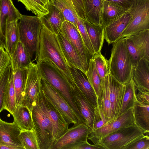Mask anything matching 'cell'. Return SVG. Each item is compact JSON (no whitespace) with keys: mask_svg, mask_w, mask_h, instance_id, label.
I'll list each match as a JSON object with an SVG mask.
<instances>
[{"mask_svg":"<svg viewBox=\"0 0 149 149\" xmlns=\"http://www.w3.org/2000/svg\"><path fill=\"white\" fill-rule=\"evenodd\" d=\"M75 10L79 18L86 20L84 7L82 0H65Z\"/></svg>","mask_w":149,"mask_h":149,"instance_id":"cell-43","label":"cell"},{"mask_svg":"<svg viewBox=\"0 0 149 149\" xmlns=\"http://www.w3.org/2000/svg\"><path fill=\"white\" fill-rule=\"evenodd\" d=\"M0 145H5L3 141L1 138L0 136Z\"/></svg>","mask_w":149,"mask_h":149,"instance_id":"cell-51","label":"cell"},{"mask_svg":"<svg viewBox=\"0 0 149 149\" xmlns=\"http://www.w3.org/2000/svg\"><path fill=\"white\" fill-rule=\"evenodd\" d=\"M19 137L24 149H39L34 130H22Z\"/></svg>","mask_w":149,"mask_h":149,"instance_id":"cell-38","label":"cell"},{"mask_svg":"<svg viewBox=\"0 0 149 149\" xmlns=\"http://www.w3.org/2000/svg\"><path fill=\"white\" fill-rule=\"evenodd\" d=\"M132 78L136 88L149 91V60L141 59L133 67Z\"/></svg>","mask_w":149,"mask_h":149,"instance_id":"cell-24","label":"cell"},{"mask_svg":"<svg viewBox=\"0 0 149 149\" xmlns=\"http://www.w3.org/2000/svg\"><path fill=\"white\" fill-rule=\"evenodd\" d=\"M26 68L18 69L14 72L12 71L17 105L20 104L22 98L26 77Z\"/></svg>","mask_w":149,"mask_h":149,"instance_id":"cell-32","label":"cell"},{"mask_svg":"<svg viewBox=\"0 0 149 149\" xmlns=\"http://www.w3.org/2000/svg\"><path fill=\"white\" fill-rule=\"evenodd\" d=\"M10 58L13 72L18 69L26 68L32 62L27 51L20 41L17 43L15 50Z\"/></svg>","mask_w":149,"mask_h":149,"instance_id":"cell-27","label":"cell"},{"mask_svg":"<svg viewBox=\"0 0 149 149\" xmlns=\"http://www.w3.org/2000/svg\"><path fill=\"white\" fill-rule=\"evenodd\" d=\"M134 124H135L132 107L101 127L93 131H91L88 138L95 144L101 138L120 128Z\"/></svg>","mask_w":149,"mask_h":149,"instance_id":"cell-11","label":"cell"},{"mask_svg":"<svg viewBox=\"0 0 149 149\" xmlns=\"http://www.w3.org/2000/svg\"><path fill=\"white\" fill-rule=\"evenodd\" d=\"M39 149H52L54 141L52 125L45 102V95L41 89L31 113Z\"/></svg>","mask_w":149,"mask_h":149,"instance_id":"cell-2","label":"cell"},{"mask_svg":"<svg viewBox=\"0 0 149 149\" xmlns=\"http://www.w3.org/2000/svg\"><path fill=\"white\" fill-rule=\"evenodd\" d=\"M0 47H3L5 49L6 48V42L2 36L1 29L0 24Z\"/></svg>","mask_w":149,"mask_h":149,"instance_id":"cell-50","label":"cell"},{"mask_svg":"<svg viewBox=\"0 0 149 149\" xmlns=\"http://www.w3.org/2000/svg\"><path fill=\"white\" fill-rule=\"evenodd\" d=\"M108 78L110 99L111 109V117L113 119L119 116L124 95L125 85L117 81L109 73Z\"/></svg>","mask_w":149,"mask_h":149,"instance_id":"cell-16","label":"cell"},{"mask_svg":"<svg viewBox=\"0 0 149 149\" xmlns=\"http://www.w3.org/2000/svg\"><path fill=\"white\" fill-rule=\"evenodd\" d=\"M47 59L51 61L61 70L70 86L74 87L76 85L69 66L62 52L57 35L42 25L37 62Z\"/></svg>","mask_w":149,"mask_h":149,"instance_id":"cell-1","label":"cell"},{"mask_svg":"<svg viewBox=\"0 0 149 149\" xmlns=\"http://www.w3.org/2000/svg\"><path fill=\"white\" fill-rule=\"evenodd\" d=\"M40 78L45 80L66 100L83 122L85 120L76 107L70 92V86L61 70L50 60L37 62Z\"/></svg>","mask_w":149,"mask_h":149,"instance_id":"cell-3","label":"cell"},{"mask_svg":"<svg viewBox=\"0 0 149 149\" xmlns=\"http://www.w3.org/2000/svg\"><path fill=\"white\" fill-rule=\"evenodd\" d=\"M98 101L101 106L105 116L112 119L109 97V81L107 75L102 80L100 97L98 99Z\"/></svg>","mask_w":149,"mask_h":149,"instance_id":"cell-34","label":"cell"},{"mask_svg":"<svg viewBox=\"0 0 149 149\" xmlns=\"http://www.w3.org/2000/svg\"><path fill=\"white\" fill-rule=\"evenodd\" d=\"M22 130L14 122L8 123L0 117V136L5 145L24 148L19 137Z\"/></svg>","mask_w":149,"mask_h":149,"instance_id":"cell-21","label":"cell"},{"mask_svg":"<svg viewBox=\"0 0 149 149\" xmlns=\"http://www.w3.org/2000/svg\"><path fill=\"white\" fill-rule=\"evenodd\" d=\"M70 90L75 104L84 118L85 124L91 130L93 126L94 107L77 85L74 87L70 86Z\"/></svg>","mask_w":149,"mask_h":149,"instance_id":"cell-14","label":"cell"},{"mask_svg":"<svg viewBox=\"0 0 149 149\" xmlns=\"http://www.w3.org/2000/svg\"><path fill=\"white\" fill-rule=\"evenodd\" d=\"M50 0L62 12L65 21L71 23L77 28V22L80 18L72 7L65 0Z\"/></svg>","mask_w":149,"mask_h":149,"instance_id":"cell-35","label":"cell"},{"mask_svg":"<svg viewBox=\"0 0 149 149\" xmlns=\"http://www.w3.org/2000/svg\"><path fill=\"white\" fill-rule=\"evenodd\" d=\"M13 74L11 70L8 85L6 90L3 98V108L11 115L16 107L15 92L14 85Z\"/></svg>","mask_w":149,"mask_h":149,"instance_id":"cell-33","label":"cell"},{"mask_svg":"<svg viewBox=\"0 0 149 149\" xmlns=\"http://www.w3.org/2000/svg\"><path fill=\"white\" fill-rule=\"evenodd\" d=\"M41 89L37 64L32 62L26 68L24 88L20 105L26 107L31 113Z\"/></svg>","mask_w":149,"mask_h":149,"instance_id":"cell-9","label":"cell"},{"mask_svg":"<svg viewBox=\"0 0 149 149\" xmlns=\"http://www.w3.org/2000/svg\"><path fill=\"white\" fill-rule=\"evenodd\" d=\"M57 37L69 67L72 66L78 68L86 74L87 70L83 61L68 39L60 31Z\"/></svg>","mask_w":149,"mask_h":149,"instance_id":"cell-17","label":"cell"},{"mask_svg":"<svg viewBox=\"0 0 149 149\" xmlns=\"http://www.w3.org/2000/svg\"><path fill=\"white\" fill-rule=\"evenodd\" d=\"M129 9L110 1L103 0L101 15V24L104 28Z\"/></svg>","mask_w":149,"mask_h":149,"instance_id":"cell-23","label":"cell"},{"mask_svg":"<svg viewBox=\"0 0 149 149\" xmlns=\"http://www.w3.org/2000/svg\"><path fill=\"white\" fill-rule=\"evenodd\" d=\"M128 11L132 18L123 31L121 38L149 29V0H134Z\"/></svg>","mask_w":149,"mask_h":149,"instance_id":"cell-7","label":"cell"},{"mask_svg":"<svg viewBox=\"0 0 149 149\" xmlns=\"http://www.w3.org/2000/svg\"><path fill=\"white\" fill-rule=\"evenodd\" d=\"M91 130L84 123L74 125L55 141L52 149H66L70 146L88 142Z\"/></svg>","mask_w":149,"mask_h":149,"instance_id":"cell-12","label":"cell"},{"mask_svg":"<svg viewBox=\"0 0 149 149\" xmlns=\"http://www.w3.org/2000/svg\"><path fill=\"white\" fill-rule=\"evenodd\" d=\"M42 24L37 16L22 15L18 20L19 41L21 42L32 61L36 60L39 49L40 36Z\"/></svg>","mask_w":149,"mask_h":149,"instance_id":"cell-5","label":"cell"},{"mask_svg":"<svg viewBox=\"0 0 149 149\" xmlns=\"http://www.w3.org/2000/svg\"><path fill=\"white\" fill-rule=\"evenodd\" d=\"M18 20L12 21L7 20L6 30V48L5 51L10 58L13 53L19 41L18 29Z\"/></svg>","mask_w":149,"mask_h":149,"instance_id":"cell-30","label":"cell"},{"mask_svg":"<svg viewBox=\"0 0 149 149\" xmlns=\"http://www.w3.org/2000/svg\"><path fill=\"white\" fill-rule=\"evenodd\" d=\"M95 53L101 52L104 39V28L101 25L91 24L83 20Z\"/></svg>","mask_w":149,"mask_h":149,"instance_id":"cell-26","label":"cell"},{"mask_svg":"<svg viewBox=\"0 0 149 149\" xmlns=\"http://www.w3.org/2000/svg\"><path fill=\"white\" fill-rule=\"evenodd\" d=\"M145 135L143 131L134 124L120 128L101 138L95 144L104 149H125Z\"/></svg>","mask_w":149,"mask_h":149,"instance_id":"cell-6","label":"cell"},{"mask_svg":"<svg viewBox=\"0 0 149 149\" xmlns=\"http://www.w3.org/2000/svg\"><path fill=\"white\" fill-rule=\"evenodd\" d=\"M124 38L133 67L141 59L149 60V29Z\"/></svg>","mask_w":149,"mask_h":149,"instance_id":"cell-10","label":"cell"},{"mask_svg":"<svg viewBox=\"0 0 149 149\" xmlns=\"http://www.w3.org/2000/svg\"><path fill=\"white\" fill-rule=\"evenodd\" d=\"M95 63L96 69L102 79L110 73L108 60L101 52L95 54L92 58Z\"/></svg>","mask_w":149,"mask_h":149,"instance_id":"cell-40","label":"cell"},{"mask_svg":"<svg viewBox=\"0 0 149 149\" xmlns=\"http://www.w3.org/2000/svg\"><path fill=\"white\" fill-rule=\"evenodd\" d=\"M103 149L99 146L91 145L88 142L81 143L68 147L66 149Z\"/></svg>","mask_w":149,"mask_h":149,"instance_id":"cell-47","label":"cell"},{"mask_svg":"<svg viewBox=\"0 0 149 149\" xmlns=\"http://www.w3.org/2000/svg\"><path fill=\"white\" fill-rule=\"evenodd\" d=\"M124 84L125 90L119 116L130 108L133 107L137 100L136 87L132 78Z\"/></svg>","mask_w":149,"mask_h":149,"instance_id":"cell-31","label":"cell"},{"mask_svg":"<svg viewBox=\"0 0 149 149\" xmlns=\"http://www.w3.org/2000/svg\"><path fill=\"white\" fill-rule=\"evenodd\" d=\"M12 115L13 122L22 130H34L31 113L26 107L17 105Z\"/></svg>","mask_w":149,"mask_h":149,"instance_id":"cell-28","label":"cell"},{"mask_svg":"<svg viewBox=\"0 0 149 149\" xmlns=\"http://www.w3.org/2000/svg\"><path fill=\"white\" fill-rule=\"evenodd\" d=\"M59 31L67 38L77 51L88 70L90 60L93 56L85 47L78 29L71 23L65 21Z\"/></svg>","mask_w":149,"mask_h":149,"instance_id":"cell-13","label":"cell"},{"mask_svg":"<svg viewBox=\"0 0 149 149\" xmlns=\"http://www.w3.org/2000/svg\"><path fill=\"white\" fill-rule=\"evenodd\" d=\"M94 109L93 128L91 131H94L101 127L113 120L105 116L98 101L97 106Z\"/></svg>","mask_w":149,"mask_h":149,"instance_id":"cell-41","label":"cell"},{"mask_svg":"<svg viewBox=\"0 0 149 149\" xmlns=\"http://www.w3.org/2000/svg\"><path fill=\"white\" fill-rule=\"evenodd\" d=\"M47 8L48 13L40 17L42 24L52 33L57 35L63 22L64 17L61 11L50 0Z\"/></svg>","mask_w":149,"mask_h":149,"instance_id":"cell-18","label":"cell"},{"mask_svg":"<svg viewBox=\"0 0 149 149\" xmlns=\"http://www.w3.org/2000/svg\"><path fill=\"white\" fill-rule=\"evenodd\" d=\"M40 82L41 89L45 96L69 124L76 125L84 123L59 92L43 79L40 78Z\"/></svg>","mask_w":149,"mask_h":149,"instance_id":"cell-8","label":"cell"},{"mask_svg":"<svg viewBox=\"0 0 149 149\" xmlns=\"http://www.w3.org/2000/svg\"><path fill=\"white\" fill-rule=\"evenodd\" d=\"M103 0H82L86 20L96 25L101 24Z\"/></svg>","mask_w":149,"mask_h":149,"instance_id":"cell-29","label":"cell"},{"mask_svg":"<svg viewBox=\"0 0 149 149\" xmlns=\"http://www.w3.org/2000/svg\"><path fill=\"white\" fill-rule=\"evenodd\" d=\"M22 3L26 9L39 17L48 12L47 5L50 0H17Z\"/></svg>","mask_w":149,"mask_h":149,"instance_id":"cell-36","label":"cell"},{"mask_svg":"<svg viewBox=\"0 0 149 149\" xmlns=\"http://www.w3.org/2000/svg\"><path fill=\"white\" fill-rule=\"evenodd\" d=\"M135 124L145 134L149 132V104L136 101L133 107Z\"/></svg>","mask_w":149,"mask_h":149,"instance_id":"cell-25","label":"cell"},{"mask_svg":"<svg viewBox=\"0 0 149 149\" xmlns=\"http://www.w3.org/2000/svg\"><path fill=\"white\" fill-rule=\"evenodd\" d=\"M136 96L139 101L144 103L149 104V91L136 87Z\"/></svg>","mask_w":149,"mask_h":149,"instance_id":"cell-46","label":"cell"},{"mask_svg":"<svg viewBox=\"0 0 149 149\" xmlns=\"http://www.w3.org/2000/svg\"><path fill=\"white\" fill-rule=\"evenodd\" d=\"M108 62L110 74L119 82L125 84L132 78L133 66L125 38L113 43Z\"/></svg>","mask_w":149,"mask_h":149,"instance_id":"cell-4","label":"cell"},{"mask_svg":"<svg viewBox=\"0 0 149 149\" xmlns=\"http://www.w3.org/2000/svg\"><path fill=\"white\" fill-rule=\"evenodd\" d=\"M72 76L77 86L94 107L98 104V99L86 74L80 69L69 67Z\"/></svg>","mask_w":149,"mask_h":149,"instance_id":"cell-19","label":"cell"},{"mask_svg":"<svg viewBox=\"0 0 149 149\" xmlns=\"http://www.w3.org/2000/svg\"><path fill=\"white\" fill-rule=\"evenodd\" d=\"M11 70V65L10 63L0 72V113L4 110V95L9 82Z\"/></svg>","mask_w":149,"mask_h":149,"instance_id":"cell-39","label":"cell"},{"mask_svg":"<svg viewBox=\"0 0 149 149\" xmlns=\"http://www.w3.org/2000/svg\"><path fill=\"white\" fill-rule=\"evenodd\" d=\"M86 74L97 99H99L100 94L102 80L96 69L92 58L90 60L89 66Z\"/></svg>","mask_w":149,"mask_h":149,"instance_id":"cell-37","label":"cell"},{"mask_svg":"<svg viewBox=\"0 0 149 149\" xmlns=\"http://www.w3.org/2000/svg\"><path fill=\"white\" fill-rule=\"evenodd\" d=\"M45 102L52 125L53 129V136L55 142L56 140L66 132L69 128V124L66 121L58 111L47 99L45 95Z\"/></svg>","mask_w":149,"mask_h":149,"instance_id":"cell-20","label":"cell"},{"mask_svg":"<svg viewBox=\"0 0 149 149\" xmlns=\"http://www.w3.org/2000/svg\"><path fill=\"white\" fill-rule=\"evenodd\" d=\"M10 63V57L3 47H0V72Z\"/></svg>","mask_w":149,"mask_h":149,"instance_id":"cell-45","label":"cell"},{"mask_svg":"<svg viewBox=\"0 0 149 149\" xmlns=\"http://www.w3.org/2000/svg\"><path fill=\"white\" fill-rule=\"evenodd\" d=\"M114 3L129 9L132 6L134 0H104Z\"/></svg>","mask_w":149,"mask_h":149,"instance_id":"cell-48","label":"cell"},{"mask_svg":"<svg viewBox=\"0 0 149 149\" xmlns=\"http://www.w3.org/2000/svg\"><path fill=\"white\" fill-rule=\"evenodd\" d=\"M0 149H23V148L20 147L0 145Z\"/></svg>","mask_w":149,"mask_h":149,"instance_id":"cell-49","label":"cell"},{"mask_svg":"<svg viewBox=\"0 0 149 149\" xmlns=\"http://www.w3.org/2000/svg\"><path fill=\"white\" fill-rule=\"evenodd\" d=\"M125 149H149V137L148 135L138 139L127 146Z\"/></svg>","mask_w":149,"mask_h":149,"instance_id":"cell-44","label":"cell"},{"mask_svg":"<svg viewBox=\"0 0 149 149\" xmlns=\"http://www.w3.org/2000/svg\"><path fill=\"white\" fill-rule=\"evenodd\" d=\"M0 8L1 29L3 37L6 41L7 21L19 20L22 15L15 7L12 0H0Z\"/></svg>","mask_w":149,"mask_h":149,"instance_id":"cell-22","label":"cell"},{"mask_svg":"<svg viewBox=\"0 0 149 149\" xmlns=\"http://www.w3.org/2000/svg\"><path fill=\"white\" fill-rule=\"evenodd\" d=\"M132 18L131 15L128 11L104 28V38L108 44L115 43L121 38L123 31Z\"/></svg>","mask_w":149,"mask_h":149,"instance_id":"cell-15","label":"cell"},{"mask_svg":"<svg viewBox=\"0 0 149 149\" xmlns=\"http://www.w3.org/2000/svg\"><path fill=\"white\" fill-rule=\"evenodd\" d=\"M77 26L85 47L89 53L93 56L95 52L82 19L80 18L78 19Z\"/></svg>","mask_w":149,"mask_h":149,"instance_id":"cell-42","label":"cell"}]
</instances>
